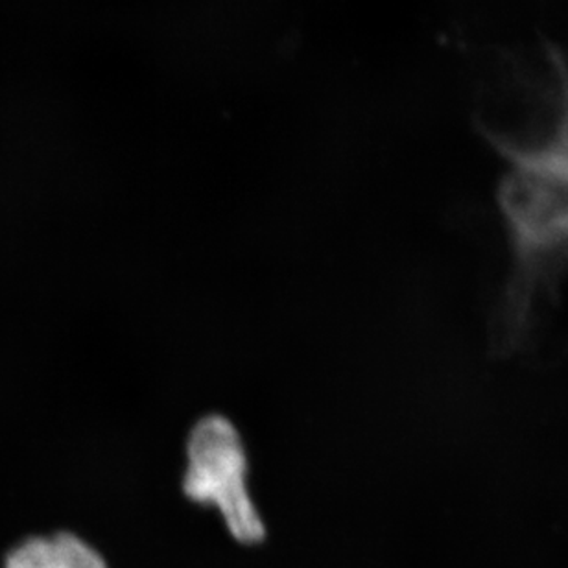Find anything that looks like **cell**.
<instances>
[{
  "instance_id": "obj_1",
  "label": "cell",
  "mask_w": 568,
  "mask_h": 568,
  "mask_svg": "<svg viewBox=\"0 0 568 568\" xmlns=\"http://www.w3.org/2000/svg\"><path fill=\"white\" fill-rule=\"evenodd\" d=\"M498 203L514 258L498 312L509 349L530 334L537 306L568 272V161L509 164Z\"/></svg>"
},
{
  "instance_id": "obj_4",
  "label": "cell",
  "mask_w": 568,
  "mask_h": 568,
  "mask_svg": "<svg viewBox=\"0 0 568 568\" xmlns=\"http://www.w3.org/2000/svg\"><path fill=\"white\" fill-rule=\"evenodd\" d=\"M4 568H110L104 556L69 531L30 537L11 550Z\"/></svg>"
},
{
  "instance_id": "obj_2",
  "label": "cell",
  "mask_w": 568,
  "mask_h": 568,
  "mask_svg": "<svg viewBox=\"0 0 568 568\" xmlns=\"http://www.w3.org/2000/svg\"><path fill=\"white\" fill-rule=\"evenodd\" d=\"M478 122L508 163L568 146V67L554 50L504 61L481 94Z\"/></svg>"
},
{
  "instance_id": "obj_3",
  "label": "cell",
  "mask_w": 568,
  "mask_h": 568,
  "mask_svg": "<svg viewBox=\"0 0 568 568\" xmlns=\"http://www.w3.org/2000/svg\"><path fill=\"white\" fill-rule=\"evenodd\" d=\"M181 487L192 503L216 509L235 541H264L266 526L247 487L246 447L227 417L207 416L194 425Z\"/></svg>"
}]
</instances>
